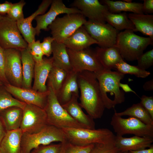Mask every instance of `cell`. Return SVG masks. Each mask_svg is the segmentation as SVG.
<instances>
[{
    "mask_svg": "<svg viewBox=\"0 0 153 153\" xmlns=\"http://www.w3.org/2000/svg\"><path fill=\"white\" fill-rule=\"evenodd\" d=\"M105 21L118 31L130 30L134 32L135 27L126 12L114 13L109 11L106 15Z\"/></svg>",
    "mask_w": 153,
    "mask_h": 153,
    "instance_id": "f546056e",
    "label": "cell"
},
{
    "mask_svg": "<svg viewBox=\"0 0 153 153\" xmlns=\"http://www.w3.org/2000/svg\"><path fill=\"white\" fill-rule=\"evenodd\" d=\"M128 17L135 27L134 31H139L153 40V15L130 13Z\"/></svg>",
    "mask_w": 153,
    "mask_h": 153,
    "instance_id": "4316f807",
    "label": "cell"
},
{
    "mask_svg": "<svg viewBox=\"0 0 153 153\" xmlns=\"http://www.w3.org/2000/svg\"><path fill=\"white\" fill-rule=\"evenodd\" d=\"M23 109L12 107L0 111V117L6 131L20 128L23 116Z\"/></svg>",
    "mask_w": 153,
    "mask_h": 153,
    "instance_id": "484cf974",
    "label": "cell"
},
{
    "mask_svg": "<svg viewBox=\"0 0 153 153\" xmlns=\"http://www.w3.org/2000/svg\"><path fill=\"white\" fill-rule=\"evenodd\" d=\"M73 71L78 73L87 71L97 73L104 70L95 51L90 47L80 50L67 48Z\"/></svg>",
    "mask_w": 153,
    "mask_h": 153,
    "instance_id": "9c48e42d",
    "label": "cell"
},
{
    "mask_svg": "<svg viewBox=\"0 0 153 153\" xmlns=\"http://www.w3.org/2000/svg\"><path fill=\"white\" fill-rule=\"evenodd\" d=\"M123 153V152H116V153Z\"/></svg>",
    "mask_w": 153,
    "mask_h": 153,
    "instance_id": "816d5d0a",
    "label": "cell"
},
{
    "mask_svg": "<svg viewBox=\"0 0 153 153\" xmlns=\"http://www.w3.org/2000/svg\"><path fill=\"white\" fill-rule=\"evenodd\" d=\"M0 46L4 49L19 50L27 48L28 44L22 38L16 22L7 15L0 20Z\"/></svg>",
    "mask_w": 153,
    "mask_h": 153,
    "instance_id": "30bf717a",
    "label": "cell"
},
{
    "mask_svg": "<svg viewBox=\"0 0 153 153\" xmlns=\"http://www.w3.org/2000/svg\"><path fill=\"white\" fill-rule=\"evenodd\" d=\"M52 1V0H43L38 9L31 15L16 22L18 29L28 44L35 41L36 34L35 28L32 25V21L37 16L44 14L51 5Z\"/></svg>",
    "mask_w": 153,
    "mask_h": 153,
    "instance_id": "e0dca14e",
    "label": "cell"
},
{
    "mask_svg": "<svg viewBox=\"0 0 153 153\" xmlns=\"http://www.w3.org/2000/svg\"><path fill=\"white\" fill-rule=\"evenodd\" d=\"M143 12L146 14L153 13V0H144L143 3Z\"/></svg>",
    "mask_w": 153,
    "mask_h": 153,
    "instance_id": "ee69618b",
    "label": "cell"
},
{
    "mask_svg": "<svg viewBox=\"0 0 153 153\" xmlns=\"http://www.w3.org/2000/svg\"><path fill=\"white\" fill-rule=\"evenodd\" d=\"M114 69L124 75L126 74L133 75L139 78H145L150 74V72L142 69L137 65L129 64L124 60L116 64Z\"/></svg>",
    "mask_w": 153,
    "mask_h": 153,
    "instance_id": "d6a6232c",
    "label": "cell"
},
{
    "mask_svg": "<svg viewBox=\"0 0 153 153\" xmlns=\"http://www.w3.org/2000/svg\"><path fill=\"white\" fill-rule=\"evenodd\" d=\"M95 51L99 61L105 70L114 69L116 64L124 60L118 49L115 46L105 48L97 47Z\"/></svg>",
    "mask_w": 153,
    "mask_h": 153,
    "instance_id": "603a6c76",
    "label": "cell"
},
{
    "mask_svg": "<svg viewBox=\"0 0 153 153\" xmlns=\"http://www.w3.org/2000/svg\"><path fill=\"white\" fill-rule=\"evenodd\" d=\"M39 40L34 41L30 44H28L27 48L31 55L35 63L42 61L44 55Z\"/></svg>",
    "mask_w": 153,
    "mask_h": 153,
    "instance_id": "74e56055",
    "label": "cell"
},
{
    "mask_svg": "<svg viewBox=\"0 0 153 153\" xmlns=\"http://www.w3.org/2000/svg\"><path fill=\"white\" fill-rule=\"evenodd\" d=\"M0 117V145L1 142L6 133Z\"/></svg>",
    "mask_w": 153,
    "mask_h": 153,
    "instance_id": "681fc988",
    "label": "cell"
},
{
    "mask_svg": "<svg viewBox=\"0 0 153 153\" xmlns=\"http://www.w3.org/2000/svg\"><path fill=\"white\" fill-rule=\"evenodd\" d=\"M95 73L105 108H114L125 101V93L119 86L124 74L116 71L105 70Z\"/></svg>",
    "mask_w": 153,
    "mask_h": 153,
    "instance_id": "7a4b0ae2",
    "label": "cell"
},
{
    "mask_svg": "<svg viewBox=\"0 0 153 153\" xmlns=\"http://www.w3.org/2000/svg\"><path fill=\"white\" fill-rule=\"evenodd\" d=\"M114 142L95 143L90 153H116L119 151Z\"/></svg>",
    "mask_w": 153,
    "mask_h": 153,
    "instance_id": "8d00e7d4",
    "label": "cell"
},
{
    "mask_svg": "<svg viewBox=\"0 0 153 153\" xmlns=\"http://www.w3.org/2000/svg\"><path fill=\"white\" fill-rule=\"evenodd\" d=\"M53 66L52 58H43L41 62L35 63L34 79L33 90L41 92L48 91V89L46 85V81Z\"/></svg>",
    "mask_w": 153,
    "mask_h": 153,
    "instance_id": "d6986e66",
    "label": "cell"
},
{
    "mask_svg": "<svg viewBox=\"0 0 153 153\" xmlns=\"http://www.w3.org/2000/svg\"><path fill=\"white\" fill-rule=\"evenodd\" d=\"M5 73L13 86L20 87L22 84V64L20 50L15 49L5 50Z\"/></svg>",
    "mask_w": 153,
    "mask_h": 153,
    "instance_id": "9a60e30c",
    "label": "cell"
},
{
    "mask_svg": "<svg viewBox=\"0 0 153 153\" xmlns=\"http://www.w3.org/2000/svg\"><path fill=\"white\" fill-rule=\"evenodd\" d=\"M143 88L145 91H152L153 90V79L147 81L144 83L143 85Z\"/></svg>",
    "mask_w": 153,
    "mask_h": 153,
    "instance_id": "7dc6e473",
    "label": "cell"
},
{
    "mask_svg": "<svg viewBox=\"0 0 153 153\" xmlns=\"http://www.w3.org/2000/svg\"><path fill=\"white\" fill-rule=\"evenodd\" d=\"M6 90L10 94L26 104L35 105L44 109L49 91L41 92L31 89L18 87L9 84L5 86Z\"/></svg>",
    "mask_w": 153,
    "mask_h": 153,
    "instance_id": "2e32d148",
    "label": "cell"
},
{
    "mask_svg": "<svg viewBox=\"0 0 153 153\" xmlns=\"http://www.w3.org/2000/svg\"><path fill=\"white\" fill-rule=\"evenodd\" d=\"M3 16L0 15V20L2 18Z\"/></svg>",
    "mask_w": 153,
    "mask_h": 153,
    "instance_id": "f5cc1de1",
    "label": "cell"
},
{
    "mask_svg": "<svg viewBox=\"0 0 153 153\" xmlns=\"http://www.w3.org/2000/svg\"><path fill=\"white\" fill-rule=\"evenodd\" d=\"M61 143V146L58 153H90L95 144L77 145L71 143L67 140Z\"/></svg>",
    "mask_w": 153,
    "mask_h": 153,
    "instance_id": "836d02e7",
    "label": "cell"
},
{
    "mask_svg": "<svg viewBox=\"0 0 153 153\" xmlns=\"http://www.w3.org/2000/svg\"><path fill=\"white\" fill-rule=\"evenodd\" d=\"M110 125L117 135L133 134L153 138V126L145 124L134 118H123L114 114L111 118Z\"/></svg>",
    "mask_w": 153,
    "mask_h": 153,
    "instance_id": "ba28073f",
    "label": "cell"
},
{
    "mask_svg": "<svg viewBox=\"0 0 153 153\" xmlns=\"http://www.w3.org/2000/svg\"><path fill=\"white\" fill-rule=\"evenodd\" d=\"M0 153H1V151H0Z\"/></svg>",
    "mask_w": 153,
    "mask_h": 153,
    "instance_id": "11a10c76",
    "label": "cell"
},
{
    "mask_svg": "<svg viewBox=\"0 0 153 153\" xmlns=\"http://www.w3.org/2000/svg\"><path fill=\"white\" fill-rule=\"evenodd\" d=\"M54 41L52 37H45L41 46L44 55L49 57L52 53V44Z\"/></svg>",
    "mask_w": 153,
    "mask_h": 153,
    "instance_id": "b9f144b4",
    "label": "cell"
},
{
    "mask_svg": "<svg viewBox=\"0 0 153 153\" xmlns=\"http://www.w3.org/2000/svg\"><path fill=\"white\" fill-rule=\"evenodd\" d=\"M119 87L121 88L122 90L125 92H132L137 95L136 92L132 90L129 86L128 85L126 84H123L120 82L119 84Z\"/></svg>",
    "mask_w": 153,
    "mask_h": 153,
    "instance_id": "bcb514c9",
    "label": "cell"
},
{
    "mask_svg": "<svg viewBox=\"0 0 153 153\" xmlns=\"http://www.w3.org/2000/svg\"><path fill=\"white\" fill-rule=\"evenodd\" d=\"M122 153H129V151H125L123 152Z\"/></svg>",
    "mask_w": 153,
    "mask_h": 153,
    "instance_id": "f907efd6",
    "label": "cell"
},
{
    "mask_svg": "<svg viewBox=\"0 0 153 153\" xmlns=\"http://www.w3.org/2000/svg\"><path fill=\"white\" fill-rule=\"evenodd\" d=\"M81 14L80 10L74 7H67L61 0H53L49 10L46 13L37 16V25L35 27L36 35H39L41 30H47L48 26L58 16L62 14Z\"/></svg>",
    "mask_w": 153,
    "mask_h": 153,
    "instance_id": "4fadbf2b",
    "label": "cell"
},
{
    "mask_svg": "<svg viewBox=\"0 0 153 153\" xmlns=\"http://www.w3.org/2000/svg\"><path fill=\"white\" fill-rule=\"evenodd\" d=\"M71 6L80 10L88 20L101 23H105V16L109 12L107 7L98 0H75Z\"/></svg>",
    "mask_w": 153,
    "mask_h": 153,
    "instance_id": "5bb4252c",
    "label": "cell"
},
{
    "mask_svg": "<svg viewBox=\"0 0 153 153\" xmlns=\"http://www.w3.org/2000/svg\"><path fill=\"white\" fill-rule=\"evenodd\" d=\"M68 73L64 69L53 65L48 78V86L53 89L56 94L62 86Z\"/></svg>",
    "mask_w": 153,
    "mask_h": 153,
    "instance_id": "1f68e13d",
    "label": "cell"
},
{
    "mask_svg": "<svg viewBox=\"0 0 153 153\" xmlns=\"http://www.w3.org/2000/svg\"><path fill=\"white\" fill-rule=\"evenodd\" d=\"M140 103L153 119V97L143 95L140 98Z\"/></svg>",
    "mask_w": 153,
    "mask_h": 153,
    "instance_id": "ab89813d",
    "label": "cell"
},
{
    "mask_svg": "<svg viewBox=\"0 0 153 153\" xmlns=\"http://www.w3.org/2000/svg\"><path fill=\"white\" fill-rule=\"evenodd\" d=\"M67 140L61 129L48 125L36 133H23L21 140V153H30L32 150L41 145H47L55 142L61 143Z\"/></svg>",
    "mask_w": 153,
    "mask_h": 153,
    "instance_id": "8992f818",
    "label": "cell"
},
{
    "mask_svg": "<svg viewBox=\"0 0 153 153\" xmlns=\"http://www.w3.org/2000/svg\"><path fill=\"white\" fill-rule=\"evenodd\" d=\"M114 114L121 117L129 116L137 118L147 125L153 126V119L140 103L133 104L125 110L115 112Z\"/></svg>",
    "mask_w": 153,
    "mask_h": 153,
    "instance_id": "4dcf8cb0",
    "label": "cell"
},
{
    "mask_svg": "<svg viewBox=\"0 0 153 153\" xmlns=\"http://www.w3.org/2000/svg\"><path fill=\"white\" fill-rule=\"evenodd\" d=\"M2 84V83L0 81V86H1Z\"/></svg>",
    "mask_w": 153,
    "mask_h": 153,
    "instance_id": "db71d44e",
    "label": "cell"
},
{
    "mask_svg": "<svg viewBox=\"0 0 153 153\" xmlns=\"http://www.w3.org/2000/svg\"><path fill=\"white\" fill-rule=\"evenodd\" d=\"M49 93L44 108L48 125L60 129L65 128L88 129L74 119L58 102L56 94L50 86L48 88Z\"/></svg>",
    "mask_w": 153,
    "mask_h": 153,
    "instance_id": "5b68a950",
    "label": "cell"
},
{
    "mask_svg": "<svg viewBox=\"0 0 153 153\" xmlns=\"http://www.w3.org/2000/svg\"><path fill=\"white\" fill-rule=\"evenodd\" d=\"M61 129L69 141L77 145L115 142L116 135L107 128L92 129L69 128Z\"/></svg>",
    "mask_w": 153,
    "mask_h": 153,
    "instance_id": "277c9868",
    "label": "cell"
},
{
    "mask_svg": "<svg viewBox=\"0 0 153 153\" xmlns=\"http://www.w3.org/2000/svg\"><path fill=\"white\" fill-rule=\"evenodd\" d=\"M87 21L80 13L66 14L61 17H57L48 27L54 41L63 43Z\"/></svg>",
    "mask_w": 153,
    "mask_h": 153,
    "instance_id": "52a82bcc",
    "label": "cell"
},
{
    "mask_svg": "<svg viewBox=\"0 0 153 153\" xmlns=\"http://www.w3.org/2000/svg\"><path fill=\"white\" fill-rule=\"evenodd\" d=\"M107 7L109 11L112 13H118L122 12H130L137 14H143V3L135 2H126L122 1L110 0L102 1Z\"/></svg>",
    "mask_w": 153,
    "mask_h": 153,
    "instance_id": "f1b7e54d",
    "label": "cell"
},
{
    "mask_svg": "<svg viewBox=\"0 0 153 153\" xmlns=\"http://www.w3.org/2000/svg\"><path fill=\"white\" fill-rule=\"evenodd\" d=\"M77 74L81 106L93 119L101 118L105 107L95 73L84 71Z\"/></svg>",
    "mask_w": 153,
    "mask_h": 153,
    "instance_id": "6da1fadb",
    "label": "cell"
},
{
    "mask_svg": "<svg viewBox=\"0 0 153 153\" xmlns=\"http://www.w3.org/2000/svg\"><path fill=\"white\" fill-rule=\"evenodd\" d=\"M6 57L5 50L0 46V79L4 81H7L5 73Z\"/></svg>",
    "mask_w": 153,
    "mask_h": 153,
    "instance_id": "7bdbcfd3",
    "label": "cell"
},
{
    "mask_svg": "<svg viewBox=\"0 0 153 153\" xmlns=\"http://www.w3.org/2000/svg\"><path fill=\"white\" fill-rule=\"evenodd\" d=\"M137 66L141 69L146 70L153 65V49L142 54L137 60Z\"/></svg>",
    "mask_w": 153,
    "mask_h": 153,
    "instance_id": "f35d334b",
    "label": "cell"
},
{
    "mask_svg": "<svg viewBox=\"0 0 153 153\" xmlns=\"http://www.w3.org/2000/svg\"><path fill=\"white\" fill-rule=\"evenodd\" d=\"M79 97L73 95L68 103L62 106L68 113L78 123L88 129H95V124L94 119L83 112L78 101Z\"/></svg>",
    "mask_w": 153,
    "mask_h": 153,
    "instance_id": "7402d4cb",
    "label": "cell"
},
{
    "mask_svg": "<svg viewBox=\"0 0 153 153\" xmlns=\"http://www.w3.org/2000/svg\"><path fill=\"white\" fill-rule=\"evenodd\" d=\"M52 48L53 65L61 68L68 73L72 71L67 48L65 44L54 41Z\"/></svg>",
    "mask_w": 153,
    "mask_h": 153,
    "instance_id": "83f0119b",
    "label": "cell"
},
{
    "mask_svg": "<svg viewBox=\"0 0 153 153\" xmlns=\"http://www.w3.org/2000/svg\"><path fill=\"white\" fill-rule=\"evenodd\" d=\"M12 3L7 1L0 4V15L5 16L7 15L10 10Z\"/></svg>",
    "mask_w": 153,
    "mask_h": 153,
    "instance_id": "f6af8a7d",
    "label": "cell"
},
{
    "mask_svg": "<svg viewBox=\"0 0 153 153\" xmlns=\"http://www.w3.org/2000/svg\"><path fill=\"white\" fill-rule=\"evenodd\" d=\"M67 48L80 50L90 47L98 42L90 35L83 26L79 27L64 41Z\"/></svg>",
    "mask_w": 153,
    "mask_h": 153,
    "instance_id": "ffe728a7",
    "label": "cell"
},
{
    "mask_svg": "<svg viewBox=\"0 0 153 153\" xmlns=\"http://www.w3.org/2000/svg\"><path fill=\"white\" fill-rule=\"evenodd\" d=\"M26 103L13 97L5 91H0V111L12 107H17L23 109Z\"/></svg>",
    "mask_w": 153,
    "mask_h": 153,
    "instance_id": "e575fe53",
    "label": "cell"
},
{
    "mask_svg": "<svg viewBox=\"0 0 153 153\" xmlns=\"http://www.w3.org/2000/svg\"><path fill=\"white\" fill-rule=\"evenodd\" d=\"M23 110L20 128L23 133H36L48 125L44 109L35 105L26 104Z\"/></svg>",
    "mask_w": 153,
    "mask_h": 153,
    "instance_id": "8fae6325",
    "label": "cell"
},
{
    "mask_svg": "<svg viewBox=\"0 0 153 153\" xmlns=\"http://www.w3.org/2000/svg\"><path fill=\"white\" fill-rule=\"evenodd\" d=\"M26 3L23 0L12 3L10 10L6 15L16 22L23 19L24 18L23 8Z\"/></svg>",
    "mask_w": 153,
    "mask_h": 153,
    "instance_id": "d590c367",
    "label": "cell"
},
{
    "mask_svg": "<svg viewBox=\"0 0 153 153\" xmlns=\"http://www.w3.org/2000/svg\"><path fill=\"white\" fill-rule=\"evenodd\" d=\"M153 138L134 135L125 137L116 135L115 144L119 152L136 151L150 148L152 144Z\"/></svg>",
    "mask_w": 153,
    "mask_h": 153,
    "instance_id": "ac0fdd59",
    "label": "cell"
},
{
    "mask_svg": "<svg viewBox=\"0 0 153 153\" xmlns=\"http://www.w3.org/2000/svg\"><path fill=\"white\" fill-rule=\"evenodd\" d=\"M61 146V143L57 144L38 147L33 153H58Z\"/></svg>",
    "mask_w": 153,
    "mask_h": 153,
    "instance_id": "60d3db41",
    "label": "cell"
},
{
    "mask_svg": "<svg viewBox=\"0 0 153 153\" xmlns=\"http://www.w3.org/2000/svg\"><path fill=\"white\" fill-rule=\"evenodd\" d=\"M91 37L98 43L99 47L114 46L118 31L108 23H103L88 20L83 25Z\"/></svg>",
    "mask_w": 153,
    "mask_h": 153,
    "instance_id": "7c38bea8",
    "label": "cell"
},
{
    "mask_svg": "<svg viewBox=\"0 0 153 153\" xmlns=\"http://www.w3.org/2000/svg\"><path fill=\"white\" fill-rule=\"evenodd\" d=\"M131 30H126L119 32L115 46L123 59L128 61L137 60L153 40L135 34Z\"/></svg>",
    "mask_w": 153,
    "mask_h": 153,
    "instance_id": "3957f363",
    "label": "cell"
},
{
    "mask_svg": "<svg viewBox=\"0 0 153 153\" xmlns=\"http://www.w3.org/2000/svg\"><path fill=\"white\" fill-rule=\"evenodd\" d=\"M22 134L20 128L7 131L0 144L1 153H21Z\"/></svg>",
    "mask_w": 153,
    "mask_h": 153,
    "instance_id": "cb8c5ba5",
    "label": "cell"
},
{
    "mask_svg": "<svg viewBox=\"0 0 153 153\" xmlns=\"http://www.w3.org/2000/svg\"><path fill=\"white\" fill-rule=\"evenodd\" d=\"M20 51L22 67V86L23 88L31 89L34 76L35 61L27 47Z\"/></svg>",
    "mask_w": 153,
    "mask_h": 153,
    "instance_id": "d4e9b609",
    "label": "cell"
},
{
    "mask_svg": "<svg viewBox=\"0 0 153 153\" xmlns=\"http://www.w3.org/2000/svg\"><path fill=\"white\" fill-rule=\"evenodd\" d=\"M77 75V73L73 71L69 72L62 86L56 94L58 100L61 105L68 103L73 95L79 97Z\"/></svg>",
    "mask_w": 153,
    "mask_h": 153,
    "instance_id": "44dd1931",
    "label": "cell"
},
{
    "mask_svg": "<svg viewBox=\"0 0 153 153\" xmlns=\"http://www.w3.org/2000/svg\"><path fill=\"white\" fill-rule=\"evenodd\" d=\"M129 153H153V144L148 148L130 151Z\"/></svg>",
    "mask_w": 153,
    "mask_h": 153,
    "instance_id": "c3c4849f",
    "label": "cell"
}]
</instances>
